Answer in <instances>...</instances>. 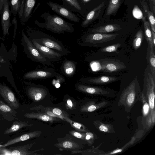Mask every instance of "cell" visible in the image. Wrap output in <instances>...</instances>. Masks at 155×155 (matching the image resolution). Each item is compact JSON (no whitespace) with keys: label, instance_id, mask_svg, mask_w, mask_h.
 Wrapping results in <instances>:
<instances>
[{"label":"cell","instance_id":"obj_41","mask_svg":"<svg viewBox=\"0 0 155 155\" xmlns=\"http://www.w3.org/2000/svg\"><path fill=\"white\" fill-rule=\"evenodd\" d=\"M17 21L16 18V16H14L12 22V23L14 25V29L13 36L14 38H15L16 36V30L17 28Z\"/></svg>","mask_w":155,"mask_h":155},{"label":"cell","instance_id":"obj_5","mask_svg":"<svg viewBox=\"0 0 155 155\" xmlns=\"http://www.w3.org/2000/svg\"><path fill=\"white\" fill-rule=\"evenodd\" d=\"M22 36L21 44L23 47L24 51L29 58L44 65H52L51 63L47 61L40 53L29 38L27 36L24 29L22 31Z\"/></svg>","mask_w":155,"mask_h":155},{"label":"cell","instance_id":"obj_33","mask_svg":"<svg viewBox=\"0 0 155 155\" xmlns=\"http://www.w3.org/2000/svg\"><path fill=\"white\" fill-rule=\"evenodd\" d=\"M143 38V33L142 29L137 31L133 42V46L135 50L138 49L140 46Z\"/></svg>","mask_w":155,"mask_h":155},{"label":"cell","instance_id":"obj_49","mask_svg":"<svg viewBox=\"0 0 155 155\" xmlns=\"http://www.w3.org/2000/svg\"><path fill=\"white\" fill-rule=\"evenodd\" d=\"M4 61V59L3 58V57H2V56L1 54H0V63H3V62Z\"/></svg>","mask_w":155,"mask_h":155},{"label":"cell","instance_id":"obj_46","mask_svg":"<svg viewBox=\"0 0 155 155\" xmlns=\"http://www.w3.org/2000/svg\"><path fill=\"white\" fill-rule=\"evenodd\" d=\"M67 103L68 105L71 107L73 106V103L72 101L70 99H68L67 101Z\"/></svg>","mask_w":155,"mask_h":155},{"label":"cell","instance_id":"obj_26","mask_svg":"<svg viewBox=\"0 0 155 155\" xmlns=\"http://www.w3.org/2000/svg\"><path fill=\"white\" fill-rule=\"evenodd\" d=\"M62 1L64 5L67 8L83 15V10L77 0H62Z\"/></svg>","mask_w":155,"mask_h":155},{"label":"cell","instance_id":"obj_37","mask_svg":"<svg viewBox=\"0 0 155 155\" xmlns=\"http://www.w3.org/2000/svg\"><path fill=\"white\" fill-rule=\"evenodd\" d=\"M62 146L64 148L71 149L74 147V144L69 141L63 142L62 144Z\"/></svg>","mask_w":155,"mask_h":155},{"label":"cell","instance_id":"obj_36","mask_svg":"<svg viewBox=\"0 0 155 155\" xmlns=\"http://www.w3.org/2000/svg\"><path fill=\"white\" fill-rule=\"evenodd\" d=\"M85 139L89 143H92L95 140L94 136L91 133H86L85 135Z\"/></svg>","mask_w":155,"mask_h":155},{"label":"cell","instance_id":"obj_29","mask_svg":"<svg viewBox=\"0 0 155 155\" xmlns=\"http://www.w3.org/2000/svg\"><path fill=\"white\" fill-rule=\"evenodd\" d=\"M108 104L106 101L96 102H91L84 107V111L86 112H92L106 106Z\"/></svg>","mask_w":155,"mask_h":155},{"label":"cell","instance_id":"obj_28","mask_svg":"<svg viewBox=\"0 0 155 155\" xmlns=\"http://www.w3.org/2000/svg\"><path fill=\"white\" fill-rule=\"evenodd\" d=\"M32 125L31 124H28L27 122L15 121L13 122L10 127L6 129L4 131V134H8L17 131L23 127L30 126Z\"/></svg>","mask_w":155,"mask_h":155},{"label":"cell","instance_id":"obj_38","mask_svg":"<svg viewBox=\"0 0 155 155\" xmlns=\"http://www.w3.org/2000/svg\"><path fill=\"white\" fill-rule=\"evenodd\" d=\"M71 124L72 126L76 129L80 130L82 131H86L85 129L81 124L74 122H72Z\"/></svg>","mask_w":155,"mask_h":155},{"label":"cell","instance_id":"obj_8","mask_svg":"<svg viewBox=\"0 0 155 155\" xmlns=\"http://www.w3.org/2000/svg\"><path fill=\"white\" fill-rule=\"evenodd\" d=\"M101 65V71L106 73H113L119 71L126 68L124 64L119 60L104 59L99 60Z\"/></svg>","mask_w":155,"mask_h":155},{"label":"cell","instance_id":"obj_30","mask_svg":"<svg viewBox=\"0 0 155 155\" xmlns=\"http://www.w3.org/2000/svg\"><path fill=\"white\" fill-rule=\"evenodd\" d=\"M25 117L31 119H37L45 121H52L54 118L44 114L37 113H26L24 115Z\"/></svg>","mask_w":155,"mask_h":155},{"label":"cell","instance_id":"obj_24","mask_svg":"<svg viewBox=\"0 0 155 155\" xmlns=\"http://www.w3.org/2000/svg\"><path fill=\"white\" fill-rule=\"evenodd\" d=\"M61 67L63 73L68 77L73 75L76 70V65L75 62L71 60H66L64 61Z\"/></svg>","mask_w":155,"mask_h":155},{"label":"cell","instance_id":"obj_4","mask_svg":"<svg viewBox=\"0 0 155 155\" xmlns=\"http://www.w3.org/2000/svg\"><path fill=\"white\" fill-rule=\"evenodd\" d=\"M155 78L153 77L150 67L147 64L144 73L143 89L141 92L145 95L149 104L152 122L154 124L155 122Z\"/></svg>","mask_w":155,"mask_h":155},{"label":"cell","instance_id":"obj_14","mask_svg":"<svg viewBox=\"0 0 155 155\" xmlns=\"http://www.w3.org/2000/svg\"><path fill=\"white\" fill-rule=\"evenodd\" d=\"M0 94L10 107L17 109L19 105L12 91L5 84H0Z\"/></svg>","mask_w":155,"mask_h":155},{"label":"cell","instance_id":"obj_3","mask_svg":"<svg viewBox=\"0 0 155 155\" xmlns=\"http://www.w3.org/2000/svg\"><path fill=\"white\" fill-rule=\"evenodd\" d=\"M29 36L30 39H34L41 45L51 48L62 55L69 54L61 42L46 33L35 31L30 33Z\"/></svg>","mask_w":155,"mask_h":155},{"label":"cell","instance_id":"obj_32","mask_svg":"<svg viewBox=\"0 0 155 155\" xmlns=\"http://www.w3.org/2000/svg\"><path fill=\"white\" fill-rule=\"evenodd\" d=\"M121 3V0H110L106 14L110 15L116 12L118 9Z\"/></svg>","mask_w":155,"mask_h":155},{"label":"cell","instance_id":"obj_25","mask_svg":"<svg viewBox=\"0 0 155 155\" xmlns=\"http://www.w3.org/2000/svg\"><path fill=\"white\" fill-rule=\"evenodd\" d=\"M142 20L143 23L145 38L150 48L155 50V47L154 46L152 39V31L150 24L146 19L144 16L143 17Z\"/></svg>","mask_w":155,"mask_h":155},{"label":"cell","instance_id":"obj_48","mask_svg":"<svg viewBox=\"0 0 155 155\" xmlns=\"http://www.w3.org/2000/svg\"><path fill=\"white\" fill-rule=\"evenodd\" d=\"M4 0H0V13L2 9Z\"/></svg>","mask_w":155,"mask_h":155},{"label":"cell","instance_id":"obj_44","mask_svg":"<svg viewBox=\"0 0 155 155\" xmlns=\"http://www.w3.org/2000/svg\"><path fill=\"white\" fill-rule=\"evenodd\" d=\"M122 150L123 149H117L115 150H114L113 151H112L111 152H110L109 153L107 154L110 155L117 153L121 152Z\"/></svg>","mask_w":155,"mask_h":155},{"label":"cell","instance_id":"obj_1","mask_svg":"<svg viewBox=\"0 0 155 155\" xmlns=\"http://www.w3.org/2000/svg\"><path fill=\"white\" fill-rule=\"evenodd\" d=\"M141 92L136 77L125 84L121 83L120 91L116 96L118 105L123 106L126 112H130L135 104L140 100Z\"/></svg>","mask_w":155,"mask_h":155},{"label":"cell","instance_id":"obj_35","mask_svg":"<svg viewBox=\"0 0 155 155\" xmlns=\"http://www.w3.org/2000/svg\"><path fill=\"white\" fill-rule=\"evenodd\" d=\"M0 111L3 113H12L11 107L0 100Z\"/></svg>","mask_w":155,"mask_h":155},{"label":"cell","instance_id":"obj_18","mask_svg":"<svg viewBox=\"0 0 155 155\" xmlns=\"http://www.w3.org/2000/svg\"><path fill=\"white\" fill-rule=\"evenodd\" d=\"M104 5L103 2L89 12L81 24V27L85 28L88 25L99 16L102 8Z\"/></svg>","mask_w":155,"mask_h":155},{"label":"cell","instance_id":"obj_10","mask_svg":"<svg viewBox=\"0 0 155 155\" xmlns=\"http://www.w3.org/2000/svg\"><path fill=\"white\" fill-rule=\"evenodd\" d=\"M9 6V0H4L0 13L2 29L4 37L7 35H9L8 30L12 26L10 21L11 12Z\"/></svg>","mask_w":155,"mask_h":155},{"label":"cell","instance_id":"obj_40","mask_svg":"<svg viewBox=\"0 0 155 155\" xmlns=\"http://www.w3.org/2000/svg\"><path fill=\"white\" fill-rule=\"evenodd\" d=\"M71 133L73 136L77 138L83 140L85 139V134H81L74 131H72Z\"/></svg>","mask_w":155,"mask_h":155},{"label":"cell","instance_id":"obj_50","mask_svg":"<svg viewBox=\"0 0 155 155\" xmlns=\"http://www.w3.org/2000/svg\"><path fill=\"white\" fill-rule=\"evenodd\" d=\"M3 38L0 37V39H2L3 40Z\"/></svg>","mask_w":155,"mask_h":155},{"label":"cell","instance_id":"obj_23","mask_svg":"<svg viewBox=\"0 0 155 155\" xmlns=\"http://www.w3.org/2000/svg\"><path fill=\"white\" fill-rule=\"evenodd\" d=\"M121 29L119 25L111 24L102 26L91 30V33H106L117 31Z\"/></svg>","mask_w":155,"mask_h":155},{"label":"cell","instance_id":"obj_17","mask_svg":"<svg viewBox=\"0 0 155 155\" xmlns=\"http://www.w3.org/2000/svg\"><path fill=\"white\" fill-rule=\"evenodd\" d=\"M36 1V0H23V11L20 19L22 25H24L31 17Z\"/></svg>","mask_w":155,"mask_h":155},{"label":"cell","instance_id":"obj_13","mask_svg":"<svg viewBox=\"0 0 155 155\" xmlns=\"http://www.w3.org/2000/svg\"><path fill=\"white\" fill-rule=\"evenodd\" d=\"M122 76L102 75L97 77H87L80 78L82 82L94 85H104L121 79Z\"/></svg>","mask_w":155,"mask_h":155},{"label":"cell","instance_id":"obj_31","mask_svg":"<svg viewBox=\"0 0 155 155\" xmlns=\"http://www.w3.org/2000/svg\"><path fill=\"white\" fill-rule=\"evenodd\" d=\"M94 124L97 128L101 131L108 133L115 132L113 126L111 124H104L99 121H94Z\"/></svg>","mask_w":155,"mask_h":155},{"label":"cell","instance_id":"obj_51","mask_svg":"<svg viewBox=\"0 0 155 155\" xmlns=\"http://www.w3.org/2000/svg\"><path fill=\"white\" fill-rule=\"evenodd\" d=\"M58 0V1H60V0Z\"/></svg>","mask_w":155,"mask_h":155},{"label":"cell","instance_id":"obj_20","mask_svg":"<svg viewBox=\"0 0 155 155\" xmlns=\"http://www.w3.org/2000/svg\"><path fill=\"white\" fill-rule=\"evenodd\" d=\"M11 12L14 16H16L18 13V17L21 18L24 8L23 0H10Z\"/></svg>","mask_w":155,"mask_h":155},{"label":"cell","instance_id":"obj_9","mask_svg":"<svg viewBox=\"0 0 155 155\" xmlns=\"http://www.w3.org/2000/svg\"><path fill=\"white\" fill-rule=\"evenodd\" d=\"M52 11L61 16L75 22H79L80 18L64 5L49 1L47 2Z\"/></svg>","mask_w":155,"mask_h":155},{"label":"cell","instance_id":"obj_11","mask_svg":"<svg viewBox=\"0 0 155 155\" xmlns=\"http://www.w3.org/2000/svg\"><path fill=\"white\" fill-rule=\"evenodd\" d=\"M30 39L41 54L48 61L51 62L58 61L63 56L51 48L41 45L34 39Z\"/></svg>","mask_w":155,"mask_h":155},{"label":"cell","instance_id":"obj_16","mask_svg":"<svg viewBox=\"0 0 155 155\" xmlns=\"http://www.w3.org/2000/svg\"><path fill=\"white\" fill-rule=\"evenodd\" d=\"M28 93L29 97L33 100L38 101L44 98L47 95L48 91L43 87L32 86L28 89Z\"/></svg>","mask_w":155,"mask_h":155},{"label":"cell","instance_id":"obj_19","mask_svg":"<svg viewBox=\"0 0 155 155\" xmlns=\"http://www.w3.org/2000/svg\"><path fill=\"white\" fill-rule=\"evenodd\" d=\"M41 132L35 131L28 133L23 134L19 137L14 138L9 140L5 144L2 145L3 147L10 145H11L27 140L30 139L40 136Z\"/></svg>","mask_w":155,"mask_h":155},{"label":"cell","instance_id":"obj_42","mask_svg":"<svg viewBox=\"0 0 155 155\" xmlns=\"http://www.w3.org/2000/svg\"><path fill=\"white\" fill-rule=\"evenodd\" d=\"M149 2L150 10L155 14V0H147Z\"/></svg>","mask_w":155,"mask_h":155},{"label":"cell","instance_id":"obj_45","mask_svg":"<svg viewBox=\"0 0 155 155\" xmlns=\"http://www.w3.org/2000/svg\"><path fill=\"white\" fill-rule=\"evenodd\" d=\"M152 39L154 46L155 47V32L152 31Z\"/></svg>","mask_w":155,"mask_h":155},{"label":"cell","instance_id":"obj_43","mask_svg":"<svg viewBox=\"0 0 155 155\" xmlns=\"http://www.w3.org/2000/svg\"><path fill=\"white\" fill-rule=\"evenodd\" d=\"M52 112L55 115H60L62 114V112L60 109L57 108H54L52 110Z\"/></svg>","mask_w":155,"mask_h":155},{"label":"cell","instance_id":"obj_47","mask_svg":"<svg viewBox=\"0 0 155 155\" xmlns=\"http://www.w3.org/2000/svg\"><path fill=\"white\" fill-rule=\"evenodd\" d=\"M4 147H2V145L0 144V155H3V151Z\"/></svg>","mask_w":155,"mask_h":155},{"label":"cell","instance_id":"obj_21","mask_svg":"<svg viewBox=\"0 0 155 155\" xmlns=\"http://www.w3.org/2000/svg\"><path fill=\"white\" fill-rule=\"evenodd\" d=\"M32 143L15 147H11L9 149L11 155H33L34 151H30L29 150L32 146Z\"/></svg>","mask_w":155,"mask_h":155},{"label":"cell","instance_id":"obj_6","mask_svg":"<svg viewBox=\"0 0 155 155\" xmlns=\"http://www.w3.org/2000/svg\"><path fill=\"white\" fill-rule=\"evenodd\" d=\"M75 87L81 92L108 98L114 97L118 92L107 87L91 86L81 83L76 84Z\"/></svg>","mask_w":155,"mask_h":155},{"label":"cell","instance_id":"obj_2","mask_svg":"<svg viewBox=\"0 0 155 155\" xmlns=\"http://www.w3.org/2000/svg\"><path fill=\"white\" fill-rule=\"evenodd\" d=\"M45 20L43 23L37 20L35 24L41 28H45L51 32L57 34H63L65 32L72 33L74 30V24L66 21L61 17L56 15H51L49 12H45L41 16Z\"/></svg>","mask_w":155,"mask_h":155},{"label":"cell","instance_id":"obj_39","mask_svg":"<svg viewBox=\"0 0 155 155\" xmlns=\"http://www.w3.org/2000/svg\"><path fill=\"white\" fill-rule=\"evenodd\" d=\"M140 18H142L143 16L141 11L138 8H135L133 11V14L136 18H137V14Z\"/></svg>","mask_w":155,"mask_h":155},{"label":"cell","instance_id":"obj_7","mask_svg":"<svg viewBox=\"0 0 155 155\" xmlns=\"http://www.w3.org/2000/svg\"><path fill=\"white\" fill-rule=\"evenodd\" d=\"M91 33L83 35L81 38V45L92 46L96 44L107 42L114 39L118 35L117 33Z\"/></svg>","mask_w":155,"mask_h":155},{"label":"cell","instance_id":"obj_27","mask_svg":"<svg viewBox=\"0 0 155 155\" xmlns=\"http://www.w3.org/2000/svg\"><path fill=\"white\" fill-rule=\"evenodd\" d=\"M155 50L151 49L148 45L146 56L148 64L150 68L152 74L155 78Z\"/></svg>","mask_w":155,"mask_h":155},{"label":"cell","instance_id":"obj_22","mask_svg":"<svg viewBox=\"0 0 155 155\" xmlns=\"http://www.w3.org/2000/svg\"><path fill=\"white\" fill-rule=\"evenodd\" d=\"M140 3L143 10L145 13L152 31L155 32V19L153 13L150 10L148 6L144 0L140 1Z\"/></svg>","mask_w":155,"mask_h":155},{"label":"cell","instance_id":"obj_12","mask_svg":"<svg viewBox=\"0 0 155 155\" xmlns=\"http://www.w3.org/2000/svg\"><path fill=\"white\" fill-rule=\"evenodd\" d=\"M60 74L52 69L47 68L28 72L24 74L23 78L25 79L40 80L56 77Z\"/></svg>","mask_w":155,"mask_h":155},{"label":"cell","instance_id":"obj_34","mask_svg":"<svg viewBox=\"0 0 155 155\" xmlns=\"http://www.w3.org/2000/svg\"><path fill=\"white\" fill-rule=\"evenodd\" d=\"M120 43H116L111 45H109L102 48L101 50L102 52H114L117 51L118 48L120 47Z\"/></svg>","mask_w":155,"mask_h":155},{"label":"cell","instance_id":"obj_15","mask_svg":"<svg viewBox=\"0 0 155 155\" xmlns=\"http://www.w3.org/2000/svg\"><path fill=\"white\" fill-rule=\"evenodd\" d=\"M142 104L143 121L148 128H150L154 125L152 120L150 108L145 95L141 92L140 99Z\"/></svg>","mask_w":155,"mask_h":155}]
</instances>
